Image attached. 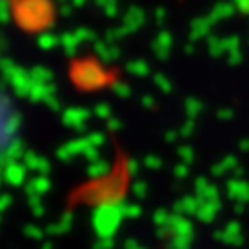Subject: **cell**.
I'll return each mask as SVG.
<instances>
[]
</instances>
